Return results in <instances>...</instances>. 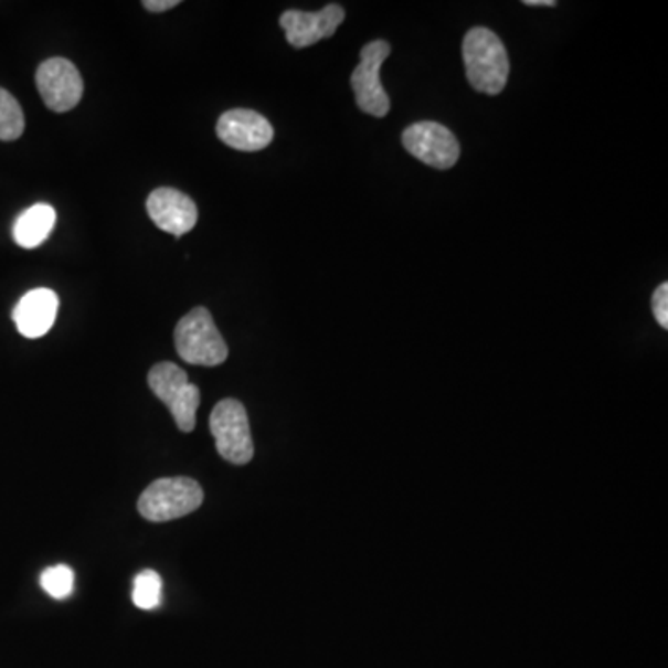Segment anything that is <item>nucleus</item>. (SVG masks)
Wrapping results in <instances>:
<instances>
[{"label": "nucleus", "mask_w": 668, "mask_h": 668, "mask_svg": "<svg viewBox=\"0 0 668 668\" xmlns=\"http://www.w3.org/2000/svg\"><path fill=\"white\" fill-rule=\"evenodd\" d=\"M24 132V114L10 92L0 87V140L13 141Z\"/></svg>", "instance_id": "2eb2a0df"}, {"label": "nucleus", "mask_w": 668, "mask_h": 668, "mask_svg": "<svg viewBox=\"0 0 668 668\" xmlns=\"http://www.w3.org/2000/svg\"><path fill=\"white\" fill-rule=\"evenodd\" d=\"M56 210L51 204L40 203L24 210L13 225V240L23 250H35L53 233Z\"/></svg>", "instance_id": "ddd939ff"}, {"label": "nucleus", "mask_w": 668, "mask_h": 668, "mask_svg": "<svg viewBox=\"0 0 668 668\" xmlns=\"http://www.w3.org/2000/svg\"><path fill=\"white\" fill-rule=\"evenodd\" d=\"M346 12L338 4H329L320 12H299L288 10L280 15V26L285 29L286 40L291 47L305 49L320 40L331 38L343 23Z\"/></svg>", "instance_id": "9b49d317"}, {"label": "nucleus", "mask_w": 668, "mask_h": 668, "mask_svg": "<svg viewBox=\"0 0 668 668\" xmlns=\"http://www.w3.org/2000/svg\"><path fill=\"white\" fill-rule=\"evenodd\" d=\"M466 76L479 94L498 95L509 78V56L492 30L476 26L463 43Z\"/></svg>", "instance_id": "f257e3e1"}, {"label": "nucleus", "mask_w": 668, "mask_h": 668, "mask_svg": "<svg viewBox=\"0 0 668 668\" xmlns=\"http://www.w3.org/2000/svg\"><path fill=\"white\" fill-rule=\"evenodd\" d=\"M392 49L389 41L375 40L368 43L361 51V64L351 75L357 105L364 114L373 117H384L390 112V99L381 84V65L389 59Z\"/></svg>", "instance_id": "423d86ee"}, {"label": "nucleus", "mask_w": 668, "mask_h": 668, "mask_svg": "<svg viewBox=\"0 0 668 668\" xmlns=\"http://www.w3.org/2000/svg\"><path fill=\"white\" fill-rule=\"evenodd\" d=\"M60 299L49 288H35L24 294L13 308V321L24 338L45 337L59 315Z\"/></svg>", "instance_id": "f8f14e48"}, {"label": "nucleus", "mask_w": 668, "mask_h": 668, "mask_svg": "<svg viewBox=\"0 0 668 668\" xmlns=\"http://www.w3.org/2000/svg\"><path fill=\"white\" fill-rule=\"evenodd\" d=\"M651 310H654V316H656L657 324H659L662 329H668L667 283H662V285L657 286V290L654 291V297H651Z\"/></svg>", "instance_id": "f3484780"}, {"label": "nucleus", "mask_w": 668, "mask_h": 668, "mask_svg": "<svg viewBox=\"0 0 668 668\" xmlns=\"http://www.w3.org/2000/svg\"><path fill=\"white\" fill-rule=\"evenodd\" d=\"M147 212L152 223L163 233L181 238L198 225V206L187 193L174 188H158L147 199Z\"/></svg>", "instance_id": "9d476101"}, {"label": "nucleus", "mask_w": 668, "mask_h": 668, "mask_svg": "<svg viewBox=\"0 0 668 668\" xmlns=\"http://www.w3.org/2000/svg\"><path fill=\"white\" fill-rule=\"evenodd\" d=\"M528 7H555V0H523Z\"/></svg>", "instance_id": "6ab92c4d"}, {"label": "nucleus", "mask_w": 668, "mask_h": 668, "mask_svg": "<svg viewBox=\"0 0 668 668\" xmlns=\"http://www.w3.org/2000/svg\"><path fill=\"white\" fill-rule=\"evenodd\" d=\"M179 4H181L179 0H146V2H144V7H146L149 12L155 13L168 12V10L179 7Z\"/></svg>", "instance_id": "a211bd4d"}, {"label": "nucleus", "mask_w": 668, "mask_h": 668, "mask_svg": "<svg viewBox=\"0 0 668 668\" xmlns=\"http://www.w3.org/2000/svg\"><path fill=\"white\" fill-rule=\"evenodd\" d=\"M218 138L236 151H262L274 140V127L258 112L236 108L218 119Z\"/></svg>", "instance_id": "1a4fd4ad"}, {"label": "nucleus", "mask_w": 668, "mask_h": 668, "mask_svg": "<svg viewBox=\"0 0 668 668\" xmlns=\"http://www.w3.org/2000/svg\"><path fill=\"white\" fill-rule=\"evenodd\" d=\"M41 589L54 600L70 598L75 589V572L67 564H56L43 570L41 574Z\"/></svg>", "instance_id": "dca6fc26"}, {"label": "nucleus", "mask_w": 668, "mask_h": 668, "mask_svg": "<svg viewBox=\"0 0 668 668\" xmlns=\"http://www.w3.org/2000/svg\"><path fill=\"white\" fill-rule=\"evenodd\" d=\"M403 147L414 158L435 169L454 168L459 160V141L454 132L435 121L414 123L403 132Z\"/></svg>", "instance_id": "0eeeda50"}, {"label": "nucleus", "mask_w": 668, "mask_h": 668, "mask_svg": "<svg viewBox=\"0 0 668 668\" xmlns=\"http://www.w3.org/2000/svg\"><path fill=\"white\" fill-rule=\"evenodd\" d=\"M132 602L138 609H157L162 602V577L155 570H144L134 577Z\"/></svg>", "instance_id": "4468645a"}, {"label": "nucleus", "mask_w": 668, "mask_h": 668, "mask_svg": "<svg viewBox=\"0 0 668 668\" xmlns=\"http://www.w3.org/2000/svg\"><path fill=\"white\" fill-rule=\"evenodd\" d=\"M174 346L182 361L195 367H220L229 357L227 343L203 307L193 308L177 324Z\"/></svg>", "instance_id": "f03ea898"}, {"label": "nucleus", "mask_w": 668, "mask_h": 668, "mask_svg": "<svg viewBox=\"0 0 668 668\" xmlns=\"http://www.w3.org/2000/svg\"><path fill=\"white\" fill-rule=\"evenodd\" d=\"M149 389L173 414L174 424L182 433L195 427L201 392L188 381V373L173 362H158L147 378Z\"/></svg>", "instance_id": "20e7f679"}, {"label": "nucleus", "mask_w": 668, "mask_h": 668, "mask_svg": "<svg viewBox=\"0 0 668 668\" xmlns=\"http://www.w3.org/2000/svg\"><path fill=\"white\" fill-rule=\"evenodd\" d=\"M35 86L45 106L59 114L73 110L84 94L81 73L67 59L43 62L35 73Z\"/></svg>", "instance_id": "6e6552de"}, {"label": "nucleus", "mask_w": 668, "mask_h": 668, "mask_svg": "<svg viewBox=\"0 0 668 668\" xmlns=\"http://www.w3.org/2000/svg\"><path fill=\"white\" fill-rule=\"evenodd\" d=\"M203 498V488L190 477H163L141 492L138 511L149 522H169L198 511Z\"/></svg>", "instance_id": "7ed1b4c3"}, {"label": "nucleus", "mask_w": 668, "mask_h": 668, "mask_svg": "<svg viewBox=\"0 0 668 668\" xmlns=\"http://www.w3.org/2000/svg\"><path fill=\"white\" fill-rule=\"evenodd\" d=\"M210 433L215 438L218 454L233 465H247L253 455V436H251L247 411L238 400H223L210 414Z\"/></svg>", "instance_id": "39448f33"}]
</instances>
